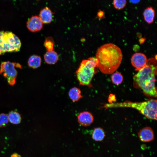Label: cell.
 <instances>
[{
	"label": "cell",
	"mask_w": 157,
	"mask_h": 157,
	"mask_svg": "<svg viewBox=\"0 0 157 157\" xmlns=\"http://www.w3.org/2000/svg\"><path fill=\"white\" fill-rule=\"evenodd\" d=\"M155 15V10L152 7L150 6L146 8L143 13L144 20L149 24L153 22Z\"/></svg>",
	"instance_id": "obj_12"
},
{
	"label": "cell",
	"mask_w": 157,
	"mask_h": 157,
	"mask_svg": "<svg viewBox=\"0 0 157 157\" xmlns=\"http://www.w3.org/2000/svg\"><path fill=\"white\" fill-rule=\"evenodd\" d=\"M105 134L104 129L101 127H97L94 129L92 133V138L96 141H101L105 137Z\"/></svg>",
	"instance_id": "obj_14"
},
{
	"label": "cell",
	"mask_w": 157,
	"mask_h": 157,
	"mask_svg": "<svg viewBox=\"0 0 157 157\" xmlns=\"http://www.w3.org/2000/svg\"><path fill=\"white\" fill-rule=\"evenodd\" d=\"M111 78L113 83L116 85H118L122 82L123 76L120 73L117 72L112 74Z\"/></svg>",
	"instance_id": "obj_18"
},
{
	"label": "cell",
	"mask_w": 157,
	"mask_h": 157,
	"mask_svg": "<svg viewBox=\"0 0 157 157\" xmlns=\"http://www.w3.org/2000/svg\"><path fill=\"white\" fill-rule=\"evenodd\" d=\"M69 95L73 102L78 101L83 97L81 90L76 87L72 88L70 90L69 92Z\"/></svg>",
	"instance_id": "obj_15"
},
{
	"label": "cell",
	"mask_w": 157,
	"mask_h": 157,
	"mask_svg": "<svg viewBox=\"0 0 157 157\" xmlns=\"http://www.w3.org/2000/svg\"><path fill=\"white\" fill-rule=\"evenodd\" d=\"M157 100L152 99L142 102H123L111 103L105 104L106 108L127 107L135 108L147 118L157 120Z\"/></svg>",
	"instance_id": "obj_3"
},
{
	"label": "cell",
	"mask_w": 157,
	"mask_h": 157,
	"mask_svg": "<svg viewBox=\"0 0 157 157\" xmlns=\"http://www.w3.org/2000/svg\"><path fill=\"white\" fill-rule=\"evenodd\" d=\"M27 27L30 31L36 32L41 30L43 28V23L39 17L33 16L28 20Z\"/></svg>",
	"instance_id": "obj_9"
},
{
	"label": "cell",
	"mask_w": 157,
	"mask_h": 157,
	"mask_svg": "<svg viewBox=\"0 0 157 157\" xmlns=\"http://www.w3.org/2000/svg\"><path fill=\"white\" fill-rule=\"evenodd\" d=\"M143 157V156H142V157Z\"/></svg>",
	"instance_id": "obj_25"
},
{
	"label": "cell",
	"mask_w": 157,
	"mask_h": 157,
	"mask_svg": "<svg viewBox=\"0 0 157 157\" xmlns=\"http://www.w3.org/2000/svg\"><path fill=\"white\" fill-rule=\"evenodd\" d=\"M44 58L45 62L49 64L55 63L58 59L57 53L53 50L47 51L44 56Z\"/></svg>",
	"instance_id": "obj_13"
},
{
	"label": "cell",
	"mask_w": 157,
	"mask_h": 157,
	"mask_svg": "<svg viewBox=\"0 0 157 157\" xmlns=\"http://www.w3.org/2000/svg\"><path fill=\"white\" fill-rule=\"evenodd\" d=\"M11 157H21L20 156L16 153H14L12 154Z\"/></svg>",
	"instance_id": "obj_24"
},
{
	"label": "cell",
	"mask_w": 157,
	"mask_h": 157,
	"mask_svg": "<svg viewBox=\"0 0 157 157\" xmlns=\"http://www.w3.org/2000/svg\"><path fill=\"white\" fill-rule=\"evenodd\" d=\"M113 4L114 8L118 10L123 9L126 6V0H113Z\"/></svg>",
	"instance_id": "obj_19"
},
{
	"label": "cell",
	"mask_w": 157,
	"mask_h": 157,
	"mask_svg": "<svg viewBox=\"0 0 157 157\" xmlns=\"http://www.w3.org/2000/svg\"><path fill=\"white\" fill-rule=\"evenodd\" d=\"M21 42L14 34L8 31H0V55L7 52L19 51Z\"/></svg>",
	"instance_id": "obj_5"
},
{
	"label": "cell",
	"mask_w": 157,
	"mask_h": 157,
	"mask_svg": "<svg viewBox=\"0 0 157 157\" xmlns=\"http://www.w3.org/2000/svg\"><path fill=\"white\" fill-rule=\"evenodd\" d=\"M146 56L143 53H136L132 56L131 63L136 71H139L146 65L147 61Z\"/></svg>",
	"instance_id": "obj_7"
},
{
	"label": "cell",
	"mask_w": 157,
	"mask_h": 157,
	"mask_svg": "<svg viewBox=\"0 0 157 157\" xmlns=\"http://www.w3.org/2000/svg\"><path fill=\"white\" fill-rule=\"evenodd\" d=\"M39 17L43 23L49 24L52 21L53 13L49 8L46 7L41 10Z\"/></svg>",
	"instance_id": "obj_11"
},
{
	"label": "cell",
	"mask_w": 157,
	"mask_h": 157,
	"mask_svg": "<svg viewBox=\"0 0 157 157\" xmlns=\"http://www.w3.org/2000/svg\"><path fill=\"white\" fill-rule=\"evenodd\" d=\"M97 15L99 18H102L104 16V13L103 11L99 10L98 13Z\"/></svg>",
	"instance_id": "obj_22"
},
{
	"label": "cell",
	"mask_w": 157,
	"mask_h": 157,
	"mask_svg": "<svg viewBox=\"0 0 157 157\" xmlns=\"http://www.w3.org/2000/svg\"><path fill=\"white\" fill-rule=\"evenodd\" d=\"M8 116L9 121L12 124H17L21 122L22 118L21 115L16 111H11Z\"/></svg>",
	"instance_id": "obj_17"
},
{
	"label": "cell",
	"mask_w": 157,
	"mask_h": 157,
	"mask_svg": "<svg viewBox=\"0 0 157 157\" xmlns=\"http://www.w3.org/2000/svg\"><path fill=\"white\" fill-rule=\"evenodd\" d=\"M97 61L95 57L83 60L76 72V77L81 85L92 87L91 81L98 71Z\"/></svg>",
	"instance_id": "obj_4"
},
{
	"label": "cell",
	"mask_w": 157,
	"mask_h": 157,
	"mask_svg": "<svg viewBox=\"0 0 157 157\" xmlns=\"http://www.w3.org/2000/svg\"><path fill=\"white\" fill-rule=\"evenodd\" d=\"M28 63L29 67L33 69L36 68L40 66L41 59L38 56L33 55L29 57Z\"/></svg>",
	"instance_id": "obj_16"
},
{
	"label": "cell",
	"mask_w": 157,
	"mask_h": 157,
	"mask_svg": "<svg viewBox=\"0 0 157 157\" xmlns=\"http://www.w3.org/2000/svg\"><path fill=\"white\" fill-rule=\"evenodd\" d=\"M96 58L100 71L105 74L113 73L119 67L122 59L120 48L112 43L101 46L98 50Z\"/></svg>",
	"instance_id": "obj_2"
},
{
	"label": "cell",
	"mask_w": 157,
	"mask_h": 157,
	"mask_svg": "<svg viewBox=\"0 0 157 157\" xmlns=\"http://www.w3.org/2000/svg\"><path fill=\"white\" fill-rule=\"evenodd\" d=\"M157 69L156 59L151 58L147 60L146 66L133 76L134 87L141 90L147 96L157 97L155 86Z\"/></svg>",
	"instance_id": "obj_1"
},
{
	"label": "cell",
	"mask_w": 157,
	"mask_h": 157,
	"mask_svg": "<svg viewBox=\"0 0 157 157\" xmlns=\"http://www.w3.org/2000/svg\"><path fill=\"white\" fill-rule=\"evenodd\" d=\"M130 1L133 3H138L140 0H129Z\"/></svg>",
	"instance_id": "obj_23"
},
{
	"label": "cell",
	"mask_w": 157,
	"mask_h": 157,
	"mask_svg": "<svg viewBox=\"0 0 157 157\" xmlns=\"http://www.w3.org/2000/svg\"><path fill=\"white\" fill-rule=\"evenodd\" d=\"M44 46L47 51L53 50L54 42L52 39L50 37L46 38L44 42Z\"/></svg>",
	"instance_id": "obj_21"
},
{
	"label": "cell",
	"mask_w": 157,
	"mask_h": 157,
	"mask_svg": "<svg viewBox=\"0 0 157 157\" xmlns=\"http://www.w3.org/2000/svg\"><path fill=\"white\" fill-rule=\"evenodd\" d=\"M78 122L82 126H88L93 122L94 117L90 112L85 111L80 113L77 116Z\"/></svg>",
	"instance_id": "obj_10"
},
{
	"label": "cell",
	"mask_w": 157,
	"mask_h": 157,
	"mask_svg": "<svg viewBox=\"0 0 157 157\" xmlns=\"http://www.w3.org/2000/svg\"><path fill=\"white\" fill-rule=\"evenodd\" d=\"M140 140L143 142H148L154 139V133L150 127L146 126L141 129L138 133Z\"/></svg>",
	"instance_id": "obj_8"
},
{
	"label": "cell",
	"mask_w": 157,
	"mask_h": 157,
	"mask_svg": "<svg viewBox=\"0 0 157 157\" xmlns=\"http://www.w3.org/2000/svg\"><path fill=\"white\" fill-rule=\"evenodd\" d=\"M16 68H21L18 63L6 61L1 63L0 65V74H2L11 85H14L16 81L17 72Z\"/></svg>",
	"instance_id": "obj_6"
},
{
	"label": "cell",
	"mask_w": 157,
	"mask_h": 157,
	"mask_svg": "<svg viewBox=\"0 0 157 157\" xmlns=\"http://www.w3.org/2000/svg\"><path fill=\"white\" fill-rule=\"evenodd\" d=\"M9 120L8 115L6 114L2 113L0 114V127H5L8 124Z\"/></svg>",
	"instance_id": "obj_20"
}]
</instances>
